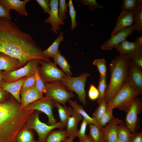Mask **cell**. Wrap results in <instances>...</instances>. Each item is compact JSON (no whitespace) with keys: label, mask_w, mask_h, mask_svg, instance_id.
<instances>
[{"label":"cell","mask_w":142,"mask_h":142,"mask_svg":"<svg viewBox=\"0 0 142 142\" xmlns=\"http://www.w3.org/2000/svg\"><path fill=\"white\" fill-rule=\"evenodd\" d=\"M42 52L30 34L11 20L0 19V52L18 59L22 67L32 59L50 61Z\"/></svg>","instance_id":"cell-1"},{"label":"cell","mask_w":142,"mask_h":142,"mask_svg":"<svg viewBox=\"0 0 142 142\" xmlns=\"http://www.w3.org/2000/svg\"><path fill=\"white\" fill-rule=\"evenodd\" d=\"M34 110L22 108L14 99L0 103V142H15Z\"/></svg>","instance_id":"cell-2"},{"label":"cell","mask_w":142,"mask_h":142,"mask_svg":"<svg viewBox=\"0 0 142 142\" xmlns=\"http://www.w3.org/2000/svg\"><path fill=\"white\" fill-rule=\"evenodd\" d=\"M132 60L128 54H120L110 63V78L107 86L104 99L106 103L115 96L123 85L128 82Z\"/></svg>","instance_id":"cell-3"},{"label":"cell","mask_w":142,"mask_h":142,"mask_svg":"<svg viewBox=\"0 0 142 142\" xmlns=\"http://www.w3.org/2000/svg\"><path fill=\"white\" fill-rule=\"evenodd\" d=\"M138 95L127 82L115 96L106 103V109L117 108L127 113Z\"/></svg>","instance_id":"cell-4"},{"label":"cell","mask_w":142,"mask_h":142,"mask_svg":"<svg viewBox=\"0 0 142 142\" xmlns=\"http://www.w3.org/2000/svg\"><path fill=\"white\" fill-rule=\"evenodd\" d=\"M90 76V74L88 73H82L76 77L66 75L60 81L68 91L75 92L79 101L85 105L87 102L85 87L87 78Z\"/></svg>","instance_id":"cell-5"},{"label":"cell","mask_w":142,"mask_h":142,"mask_svg":"<svg viewBox=\"0 0 142 142\" xmlns=\"http://www.w3.org/2000/svg\"><path fill=\"white\" fill-rule=\"evenodd\" d=\"M45 97L65 105L66 103L74 97L72 92L68 91L60 80L45 84Z\"/></svg>","instance_id":"cell-6"},{"label":"cell","mask_w":142,"mask_h":142,"mask_svg":"<svg viewBox=\"0 0 142 142\" xmlns=\"http://www.w3.org/2000/svg\"><path fill=\"white\" fill-rule=\"evenodd\" d=\"M37 66L38 73L45 84L60 80L65 77L66 74L56 64L51 61L40 60Z\"/></svg>","instance_id":"cell-7"},{"label":"cell","mask_w":142,"mask_h":142,"mask_svg":"<svg viewBox=\"0 0 142 142\" xmlns=\"http://www.w3.org/2000/svg\"><path fill=\"white\" fill-rule=\"evenodd\" d=\"M39 111L34 114L31 119L30 118L25 126L27 129H33L37 133L38 139V142H45V138L49 133L56 128L64 129L65 127L60 121L52 125H47L41 121L39 117Z\"/></svg>","instance_id":"cell-8"},{"label":"cell","mask_w":142,"mask_h":142,"mask_svg":"<svg viewBox=\"0 0 142 142\" xmlns=\"http://www.w3.org/2000/svg\"><path fill=\"white\" fill-rule=\"evenodd\" d=\"M40 59H32L24 67L13 71L3 72L2 81L7 82L16 81L25 77L34 74L35 70L39 63Z\"/></svg>","instance_id":"cell-9"},{"label":"cell","mask_w":142,"mask_h":142,"mask_svg":"<svg viewBox=\"0 0 142 142\" xmlns=\"http://www.w3.org/2000/svg\"><path fill=\"white\" fill-rule=\"evenodd\" d=\"M142 107L141 99L137 97L134 100L127 113L125 124L132 134L136 133L138 122V115L141 112Z\"/></svg>","instance_id":"cell-10"},{"label":"cell","mask_w":142,"mask_h":142,"mask_svg":"<svg viewBox=\"0 0 142 142\" xmlns=\"http://www.w3.org/2000/svg\"><path fill=\"white\" fill-rule=\"evenodd\" d=\"M33 106L29 110H36L45 113L48 116V124L49 125H54L57 123L53 114V108L56 106V102L44 97L34 102Z\"/></svg>","instance_id":"cell-11"},{"label":"cell","mask_w":142,"mask_h":142,"mask_svg":"<svg viewBox=\"0 0 142 142\" xmlns=\"http://www.w3.org/2000/svg\"><path fill=\"white\" fill-rule=\"evenodd\" d=\"M132 60L130 66L128 79L129 85L138 95H142V70Z\"/></svg>","instance_id":"cell-12"},{"label":"cell","mask_w":142,"mask_h":142,"mask_svg":"<svg viewBox=\"0 0 142 142\" xmlns=\"http://www.w3.org/2000/svg\"><path fill=\"white\" fill-rule=\"evenodd\" d=\"M134 31L133 25L120 30L104 42L101 46V49L111 50L126 39L127 37L130 35Z\"/></svg>","instance_id":"cell-13"},{"label":"cell","mask_w":142,"mask_h":142,"mask_svg":"<svg viewBox=\"0 0 142 142\" xmlns=\"http://www.w3.org/2000/svg\"><path fill=\"white\" fill-rule=\"evenodd\" d=\"M59 1L58 0H50L49 3L50 11L48 17L44 21L45 23L50 24L52 28L50 31L54 32L56 34H58L59 30L61 28L60 25H63L65 22L59 19L58 9Z\"/></svg>","instance_id":"cell-14"},{"label":"cell","mask_w":142,"mask_h":142,"mask_svg":"<svg viewBox=\"0 0 142 142\" xmlns=\"http://www.w3.org/2000/svg\"><path fill=\"white\" fill-rule=\"evenodd\" d=\"M135 11H121L119 16L114 27L111 34V37L120 30L131 26L134 22Z\"/></svg>","instance_id":"cell-15"},{"label":"cell","mask_w":142,"mask_h":142,"mask_svg":"<svg viewBox=\"0 0 142 142\" xmlns=\"http://www.w3.org/2000/svg\"><path fill=\"white\" fill-rule=\"evenodd\" d=\"M28 76L23 77L15 82H7L0 80V86L5 90L10 93L18 103L20 104V92L21 88L25 80Z\"/></svg>","instance_id":"cell-16"},{"label":"cell","mask_w":142,"mask_h":142,"mask_svg":"<svg viewBox=\"0 0 142 142\" xmlns=\"http://www.w3.org/2000/svg\"><path fill=\"white\" fill-rule=\"evenodd\" d=\"M21 106L26 108L31 103L40 99L42 97L36 86L20 91Z\"/></svg>","instance_id":"cell-17"},{"label":"cell","mask_w":142,"mask_h":142,"mask_svg":"<svg viewBox=\"0 0 142 142\" xmlns=\"http://www.w3.org/2000/svg\"><path fill=\"white\" fill-rule=\"evenodd\" d=\"M124 123L122 120L114 117L105 127H103L105 141L107 142H116L118 138L117 126Z\"/></svg>","instance_id":"cell-18"},{"label":"cell","mask_w":142,"mask_h":142,"mask_svg":"<svg viewBox=\"0 0 142 142\" xmlns=\"http://www.w3.org/2000/svg\"><path fill=\"white\" fill-rule=\"evenodd\" d=\"M22 67L18 59L0 52V70L13 71Z\"/></svg>","instance_id":"cell-19"},{"label":"cell","mask_w":142,"mask_h":142,"mask_svg":"<svg viewBox=\"0 0 142 142\" xmlns=\"http://www.w3.org/2000/svg\"><path fill=\"white\" fill-rule=\"evenodd\" d=\"M29 1V0H0V3L9 11L11 9H13L22 15L27 16L25 5Z\"/></svg>","instance_id":"cell-20"},{"label":"cell","mask_w":142,"mask_h":142,"mask_svg":"<svg viewBox=\"0 0 142 142\" xmlns=\"http://www.w3.org/2000/svg\"><path fill=\"white\" fill-rule=\"evenodd\" d=\"M83 116L79 114L73 112L68 120L66 129L68 134V137L74 139L76 137L78 131V124L83 119Z\"/></svg>","instance_id":"cell-21"},{"label":"cell","mask_w":142,"mask_h":142,"mask_svg":"<svg viewBox=\"0 0 142 142\" xmlns=\"http://www.w3.org/2000/svg\"><path fill=\"white\" fill-rule=\"evenodd\" d=\"M114 48L120 54H126L134 53L142 48L135 42H131L125 40Z\"/></svg>","instance_id":"cell-22"},{"label":"cell","mask_w":142,"mask_h":142,"mask_svg":"<svg viewBox=\"0 0 142 142\" xmlns=\"http://www.w3.org/2000/svg\"><path fill=\"white\" fill-rule=\"evenodd\" d=\"M89 136L94 142H104L105 141L103 127L98 125L89 123Z\"/></svg>","instance_id":"cell-23"},{"label":"cell","mask_w":142,"mask_h":142,"mask_svg":"<svg viewBox=\"0 0 142 142\" xmlns=\"http://www.w3.org/2000/svg\"><path fill=\"white\" fill-rule=\"evenodd\" d=\"M68 137L66 130L59 128L57 131H50L47 135L45 142H61Z\"/></svg>","instance_id":"cell-24"},{"label":"cell","mask_w":142,"mask_h":142,"mask_svg":"<svg viewBox=\"0 0 142 142\" xmlns=\"http://www.w3.org/2000/svg\"><path fill=\"white\" fill-rule=\"evenodd\" d=\"M64 38L63 33L60 31L58 37L52 44L47 49L42 51L43 54L49 58H53L58 53L59 45L61 42L63 41Z\"/></svg>","instance_id":"cell-25"},{"label":"cell","mask_w":142,"mask_h":142,"mask_svg":"<svg viewBox=\"0 0 142 142\" xmlns=\"http://www.w3.org/2000/svg\"><path fill=\"white\" fill-rule=\"evenodd\" d=\"M57 107L60 119V121L66 127L68 119L73 113L72 108L67 107L65 105L63 106L60 103L56 102Z\"/></svg>","instance_id":"cell-26"},{"label":"cell","mask_w":142,"mask_h":142,"mask_svg":"<svg viewBox=\"0 0 142 142\" xmlns=\"http://www.w3.org/2000/svg\"><path fill=\"white\" fill-rule=\"evenodd\" d=\"M54 63L58 64L66 75L71 76L72 74L70 69L71 67L65 57L62 55L59 50L53 58Z\"/></svg>","instance_id":"cell-27"},{"label":"cell","mask_w":142,"mask_h":142,"mask_svg":"<svg viewBox=\"0 0 142 142\" xmlns=\"http://www.w3.org/2000/svg\"><path fill=\"white\" fill-rule=\"evenodd\" d=\"M70 105L72 108L73 112L78 113L86 119L89 123L97 125L95 120L90 117L84 110L83 107L79 104L76 101H73L71 99L68 101Z\"/></svg>","instance_id":"cell-28"},{"label":"cell","mask_w":142,"mask_h":142,"mask_svg":"<svg viewBox=\"0 0 142 142\" xmlns=\"http://www.w3.org/2000/svg\"><path fill=\"white\" fill-rule=\"evenodd\" d=\"M137 8L135 11L134 30L139 33L142 32V0H137Z\"/></svg>","instance_id":"cell-29"},{"label":"cell","mask_w":142,"mask_h":142,"mask_svg":"<svg viewBox=\"0 0 142 142\" xmlns=\"http://www.w3.org/2000/svg\"><path fill=\"white\" fill-rule=\"evenodd\" d=\"M118 138L124 142H130L133 135L130 130L124 123L117 126Z\"/></svg>","instance_id":"cell-30"},{"label":"cell","mask_w":142,"mask_h":142,"mask_svg":"<svg viewBox=\"0 0 142 142\" xmlns=\"http://www.w3.org/2000/svg\"><path fill=\"white\" fill-rule=\"evenodd\" d=\"M15 142H36L34 141L32 132L26 128L21 130L17 135Z\"/></svg>","instance_id":"cell-31"},{"label":"cell","mask_w":142,"mask_h":142,"mask_svg":"<svg viewBox=\"0 0 142 142\" xmlns=\"http://www.w3.org/2000/svg\"><path fill=\"white\" fill-rule=\"evenodd\" d=\"M107 86L106 78L100 75L97 88L99 92V96L97 99V102L99 104L104 100Z\"/></svg>","instance_id":"cell-32"},{"label":"cell","mask_w":142,"mask_h":142,"mask_svg":"<svg viewBox=\"0 0 142 142\" xmlns=\"http://www.w3.org/2000/svg\"><path fill=\"white\" fill-rule=\"evenodd\" d=\"M106 62L103 58L95 59L93 62V65L97 68L100 75L106 78L107 73Z\"/></svg>","instance_id":"cell-33"},{"label":"cell","mask_w":142,"mask_h":142,"mask_svg":"<svg viewBox=\"0 0 142 142\" xmlns=\"http://www.w3.org/2000/svg\"><path fill=\"white\" fill-rule=\"evenodd\" d=\"M106 103L104 100L99 104L94 112L92 114V118L96 121L97 125L100 118L105 111Z\"/></svg>","instance_id":"cell-34"},{"label":"cell","mask_w":142,"mask_h":142,"mask_svg":"<svg viewBox=\"0 0 142 142\" xmlns=\"http://www.w3.org/2000/svg\"><path fill=\"white\" fill-rule=\"evenodd\" d=\"M113 109H107L101 116L98 123V125L103 127L105 126L114 117L113 115Z\"/></svg>","instance_id":"cell-35"},{"label":"cell","mask_w":142,"mask_h":142,"mask_svg":"<svg viewBox=\"0 0 142 142\" xmlns=\"http://www.w3.org/2000/svg\"><path fill=\"white\" fill-rule=\"evenodd\" d=\"M34 74L36 79V87L42 97L44 98L43 94H45V83L39 75L37 66L36 69Z\"/></svg>","instance_id":"cell-36"},{"label":"cell","mask_w":142,"mask_h":142,"mask_svg":"<svg viewBox=\"0 0 142 142\" xmlns=\"http://www.w3.org/2000/svg\"><path fill=\"white\" fill-rule=\"evenodd\" d=\"M137 5V0H124L121 8L122 11H134Z\"/></svg>","instance_id":"cell-37"},{"label":"cell","mask_w":142,"mask_h":142,"mask_svg":"<svg viewBox=\"0 0 142 142\" xmlns=\"http://www.w3.org/2000/svg\"><path fill=\"white\" fill-rule=\"evenodd\" d=\"M59 1V7L58 9V16L60 19L63 21L67 17L66 13L68 11V4L65 0H60Z\"/></svg>","instance_id":"cell-38"},{"label":"cell","mask_w":142,"mask_h":142,"mask_svg":"<svg viewBox=\"0 0 142 142\" xmlns=\"http://www.w3.org/2000/svg\"><path fill=\"white\" fill-rule=\"evenodd\" d=\"M68 4L69 8V14L70 15L71 19V29L72 30H73L77 25L76 21V12L74 8L72 0H69Z\"/></svg>","instance_id":"cell-39"},{"label":"cell","mask_w":142,"mask_h":142,"mask_svg":"<svg viewBox=\"0 0 142 142\" xmlns=\"http://www.w3.org/2000/svg\"><path fill=\"white\" fill-rule=\"evenodd\" d=\"M82 120L80 129L78 130L76 135V137L79 139V142H83L86 135L85 132L87 126L89 123L85 118H83Z\"/></svg>","instance_id":"cell-40"},{"label":"cell","mask_w":142,"mask_h":142,"mask_svg":"<svg viewBox=\"0 0 142 142\" xmlns=\"http://www.w3.org/2000/svg\"><path fill=\"white\" fill-rule=\"evenodd\" d=\"M128 54L136 65L142 69V49L134 53Z\"/></svg>","instance_id":"cell-41"},{"label":"cell","mask_w":142,"mask_h":142,"mask_svg":"<svg viewBox=\"0 0 142 142\" xmlns=\"http://www.w3.org/2000/svg\"><path fill=\"white\" fill-rule=\"evenodd\" d=\"M79 2L83 5H88L89 9L91 11L104 8V6L98 4L95 0H80Z\"/></svg>","instance_id":"cell-42"},{"label":"cell","mask_w":142,"mask_h":142,"mask_svg":"<svg viewBox=\"0 0 142 142\" xmlns=\"http://www.w3.org/2000/svg\"><path fill=\"white\" fill-rule=\"evenodd\" d=\"M36 84V79L34 74L28 76L25 80L20 91L34 87Z\"/></svg>","instance_id":"cell-43"},{"label":"cell","mask_w":142,"mask_h":142,"mask_svg":"<svg viewBox=\"0 0 142 142\" xmlns=\"http://www.w3.org/2000/svg\"><path fill=\"white\" fill-rule=\"evenodd\" d=\"M99 96L97 88L93 84L90 86L88 92V96L90 100H94L97 99Z\"/></svg>","instance_id":"cell-44"},{"label":"cell","mask_w":142,"mask_h":142,"mask_svg":"<svg viewBox=\"0 0 142 142\" xmlns=\"http://www.w3.org/2000/svg\"><path fill=\"white\" fill-rule=\"evenodd\" d=\"M39 6L43 9L44 12L49 14L50 9L49 0H36Z\"/></svg>","instance_id":"cell-45"},{"label":"cell","mask_w":142,"mask_h":142,"mask_svg":"<svg viewBox=\"0 0 142 142\" xmlns=\"http://www.w3.org/2000/svg\"><path fill=\"white\" fill-rule=\"evenodd\" d=\"M3 18L11 20L12 16L10 11L5 8L0 3V19Z\"/></svg>","instance_id":"cell-46"},{"label":"cell","mask_w":142,"mask_h":142,"mask_svg":"<svg viewBox=\"0 0 142 142\" xmlns=\"http://www.w3.org/2000/svg\"><path fill=\"white\" fill-rule=\"evenodd\" d=\"M9 97V93L0 86V103L7 100Z\"/></svg>","instance_id":"cell-47"},{"label":"cell","mask_w":142,"mask_h":142,"mask_svg":"<svg viewBox=\"0 0 142 142\" xmlns=\"http://www.w3.org/2000/svg\"><path fill=\"white\" fill-rule=\"evenodd\" d=\"M130 142H142V132L133 134Z\"/></svg>","instance_id":"cell-48"},{"label":"cell","mask_w":142,"mask_h":142,"mask_svg":"<svg viewBox=\"0 0 142 142\" xmlns=\"http://www.w3.org/2000/svg\"><path fill=\"white\" fill-rule=\"evenodd\" d=\"M135 41L140 48H142V36L137 38Z\"/></svg>","instance_id":"cell-49"},{"label":"cell","mask_w":142,"mask_h":142,"mask_svg":"<svg viewBox=\"0 0 142 142\" xmlns=\"http://www.w3.org/2000/svg\"><path fill=\"white\" fill-rule=\"evenodd\" d=\"M83 142H94L89 135L86 134Z\"/></svg>","instance_id":"cell-50"},{"label":"cell","mask_w":142,"mask_h":142,"mask_svg":"<svg viewBox=\"0 0 142 142\" xmlns=\"http://www.w3.org/2000/svg\"><path fill=\"white\" fill-rule=\"evenodd\" d=\"M61 142H73V140L69 138H67Z\"/></svg>","instance_id":"cell-51"},{"label":"cell","mask_w":142,"mask_h":142,"mask_svg":"<svg viewBox=\"0 0 142 142\" xmlns=\"http://www.w3.org/2000/svg\"><path fill=\"white\" fill-rule=\"evenodd\" d=\"M2 70H0V80H1L3 78Z\"/></svg>","instance_id":"cell-52"},{"label":"cell","mask_w":142,"mask_h":142,"mask_svg":"<svg viewBox=\"0 0 142 142\" xmlns=\"http://www.w3.org/2000/svg\"><path fill=\"white\" fill-rule=\"evenodd\" d=\"M116 142H124L123 141L120 140L117 138Z\"/></svg>","instance_id":"cell-53"},{"label":"cell","mask_w":142,"mask_h":142,"mask_svg":"<svg viewBox=\"0 0 142 142\" xmlns=\"http://www.w3.org/2000/svg\"><path fill=\"white\" fill-rule=\"evenodd\" d=\"M104 142H107V141H105Z\"/></svg>","instance_id":"cell-54"}]
</instances>
